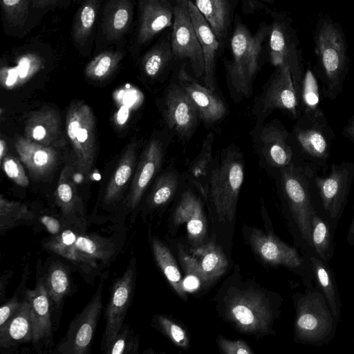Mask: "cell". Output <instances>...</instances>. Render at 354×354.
<instances>
[{
    "mask_svg": "<svg viewBox=\"0 0 354 354\" xmlns=\"http://www.w3.org/2000/svg\"><path fill=\"white\" fill-rule=\"evenodd\" d=\"M51 304L58 308L71 289V279L67 267L59 261L53 262L44 278Z\"/></svg>",
    "mask_w": 354,
    "mask_h": 354,
    "instance_id": "obj_39",
    "label": "cell"
},
{
    "mask_svg": "<svg viewBox=\"0 0 354 354\" xmlns=\"http://www.w3.org/2000/svg\"><path fill=\"white\" fill-rule=\"evenodd\" d=\"M138 336H134L128 324H124L116 337L104 351L108 354L137 353L138 348Z\"/></svg>",
    "mask_w": 354,
    "mask_h": 354,
    "instance_id": "obj_45",
    "label": "cell"
},
{
    "mask_svg": "<svg viewBox=\"0 0 354 354\" xmlns=\"http://www.w3.org/2000/svg\"><path fill=\"white\" fill-rule=\"evenodd\" d=\"M151 250L155 260L170 285L183 299H187L185 285L178 265L168 248L156 236L151 238Z\"/></svg>",
    "mask_w": 354,
    "mask_h": 354,
    "instance_id": "obj_35",
    "label": "cell"
},
{
    "mask_svg": "<svg viewBox=\"0 0 354 354\" xmlns=\"http://www.w3.org/2000/svg\"><path fill=\"white\" fill-rule=\"evenodd\" d=\"M99 0H84L78 9L73 25L72 37L77 47L83 46L91 37L93 28Z\"/></svg>",
    "mask_w": 354,
    "mask_h": 354,
    "instance_id": "obj_40",
    "label": "cell"
},
{
    "mask_svg": "<svg viewBox=\"0 0 354 354\" xmlns=\"http://www.w3.org/2000/svg\"><path fill=\"white\" fill-rule=\"evenodd\" d=\"M55 200L63 215L71 216L82 207L77 187L73 180V170L69 165L65 166L59 177L55 190Z\"/></svg>",
    "mask_w": 354,
    "mask_h": 354,
    "instance_id": "obj_38",
    "label": "cell"
},
{
    "mask_svg": "<svg viewBox=\"0 0 354 354\" xmlns=\"http://www.w3.org/2000/svg\"><path fill=\"white\" fill-rule=\"evenodd\" d=\"M311 239L316 254L328 262L334 254L335 243L332 235V227L315 210L311 220Z\"/></svg>",
    "mask_w": 354,
    "mask_h": 354,
    "instance_id": "obj_41",
    "label": "cell"
},
{
    "mask_svg": "<svg viewBox=\"0 0 354 354\" xmlns=\"http://www.w3.org/2000/svg\"><path fill=\"white\" fill-rule=\"evenodd\" d=\"M66 131L80 171L88 176L96 154L95 120L89 105L82 100L70 104L66 115Z\"/></svg>",
    "mask_w": 354,
    "mask_h": 354,
    "instance_id": "obj_8",
    "label": "cell"
},
{
    "mask_svg": "<svg viewBox=\"0 0 354 354\" xmlns=\"http://www.w3.org/2000/svg\"><path fill=\"white\" fill-rule=\"evenodd\" d=\"M7 145L6 142L1 138L0 140V160L6 155Z\"/></svg>",
    "mask_w": 354,
    "mask_h": 354,
    "instance_id": "obj_55",
    "label": "cell"
},
{
    "mask_svg": "<svg viewBox=\"0 0 354 354\" xmlns=\"http://www.w3.org/2000/svg\"><path fill=\"white\" fill-rule=\"evenodd\" d=\"M315 69L308 66L304 70L299 90L301 115L315 117L324 115L321 106L322 92Z\"/></svg>",
    "mask_w": 354,
    "mask_h": 354,
    "instance_id": "obj_36",
    "label": "cell"
},
{
    "mask_svg": "<svg viewBox=\"0 0 354 354\" xmlns=\"http://www.w3.org/2000/svg\"><path fill=\"white\" fill-rule=\"evenodd\" d=\"M261 104L266 113L279 109L286 112L292 120H297L301 115L299 94L286 65L275 66L262 97Z\"/></svg>",
    "mask_w": 354,
    "mask_h": 354,
    "instance_id": "obj_16",
    "label": "cell"
},
{
    "mask_svg": "<svg viewBox=\"0 0 354 354\" xmlns=\"http://www.w3.org/2000/svg\"><path fill=\"white\" fill-rule=\"evenodd\" d=\"M174 4L169 0H138V24L131 50L138 52L165 29L171 28Z\"/></svg>",
    "mask_w": 354,
    "mask_h": 354,
    "instance_id": "obj_15",
    "label": "cell"
},
{
    "mask_svg": "<svg viewBox=\"0 0 354 354\" xmlns=\"http://www.w3.org/2000/svg\"><path fill=\"white\" fill-rule=\"evenodd\" d=\"M6 21L12 27L24 26L28 14V0H0Z\"/></svg>",
    "mask_w": 354,
    "mask_h": 354,
    "instance_id": "obj_46",
    "label": "cell"
},
{
    "mask_svg": "<svg viewBox=\"0 0 354 354\" xmlns=\"http://www.w3.org/2000/svg\"><path fill=\"white\" fill-rule=\"evenodd\" d=\"M218 344L221 350L227 354H253L252 349L243 340H229L220 337Z\"/></svg>",
    "mask_w": 354,
    "mask_h": 354,
    "instance_id": "obj_49",
    "label": "cell"
},
{
    "mask_svg": "<svg viewBox=\"0 0 354 354\" xmlns=\"http://www.w3.org/2000/svg\"><path fill=\"white\" fill-rule=\"evenodd\" d=\"M104 279L97 286L88 303L68 326L66 335L57 345L54 353L86 354L88 353L102 308Z\"/></svg>",
    "mask_w": 354,
    "mask_h": 354,
    "instance_id": "obj_12",
    "label": "cell"
},
{
    "mask_svg": "<svg viewBox=\"0 0 354 354\" xmlns=\"http://www.w3.org/2000/svg\"><path fill=\"white\" fill-rule=\"evenodd\" d=\"M60 115L57 109L43 106L29 114L24 127V137L52 147L66 144Z\"/></svg>",
    "mask_w": 354,
    "mask_h": 354,
    "instance_id": "obj_18",
    "label": "cell"
},
{
    "mask_svg": "<svg viewBox=\"0 0 354 354\" xmlns=\"http://www.w3.org/2000/svg\"><path fill=\"white\" fill-rule=\"evenodd\" d=\"M137 147V142H131L124 149L107 183L104 196L106 203H112L120 198L135 169Z\"/></svg>",
    "mask_w": 354,
    "mask_h": 354,
    "instance_id": "obj_30",
    "label": "cell"
},
{
    "mask_svg": "<svg viewBox=\"0 0 354 354\" xmlns=\"http://www.w3.org/2000/svg\"><path fill=\"white\" fill-rule=\"evenodd\" d=\"M189 0H174L170 41L175 58L188 62L194 75L203 77L204 59L189 13Z\"/></svg>",
    "mask_w": 354,
    "mask_h": 354,
    "instance_id": "obj_11",
    "label": "cell"
},
{
    "mask_svg": "<svg viewBox=\"0 0 354 354\" xmlns=\"http://www.w3.org/2000/svg\"><path fill=\"white\" fill-rule=\"evenodd\" d=\"M74 245L84 257L95 263L97 261L106 263L116 253V245L112 240L96 234L80 233Z\"/></svg>",
    "mask_w": 354,
    "mask_h": 354,
    "instance_id": "obj_34",
    "label": "cell"
},
{
    "mask_svg": "<svg viewBox=\"0 0 354 354\" xmlns=\"http://www.w3.org/2000/svg\"><path fill=\"white\" fill-rule=\"evenodd\" d=\"M35 214L21 202L0 196V232L1 234L24 221H32Z\"/></svg>",
    "mask_w": 354,
    "mask_h": 354,
    "instance_id": "obj_42",
    "label": "cell"
},
{
    "mask_svg": "<svg viewBox=\"0 0 354 354\" xmlns=\"http://www.w3.org/2000/svg\"><path fill=\"white\" fill-rule=\"evenodd\" d=\"M306 254L313 279L339 323L341 319L342 302L334 272L328 262L320 259L315 252H307Z\"/></svg>",
    "mask_w": 354,
    "mask_h": 354,
    "instance_id": "obj_26",
    "label": "cell"
},
{
    "mask_svg": "<svg viewBox=\"0 0 354 354\" xmlns=\"http://www.w3.org/2000/svg\"><path fill=\"white\" fill-rule=\"evenodd\" d=\"M157 321L162 330L174 344L183 348L188 347L187 335L180 326L163 315L158 316Z\"/></svg>",
    "mask_w": 354,
    "mask_h": 354,
    "instance_id": "obj_48",
    "label": "cell"
},
{
    "mask_svg": "<svg viewBox=\"0 0 354 354\" xmlns=\"http://www.w3.org/2000/svg\"><path fill=\"white\" fill-rule=\"evenodd\" d=\"M306 286L304 292L294 296V341L315 346L328 344L335 335L338 322L318 286L312 283Z\"/></svg>",
    "mask_w": 354,
    "mask_h": 354,
    "instance_id": "obj_4",
    "label": "cell"
},
{
    "mask_svg": "<svg viewBox=\"0 0 354 354\" xmlns=\"http://www.w3.org/2000/svg\"><path fill=\"white\" fill-rule=\"evenodd\" d=\"M260 140L262 153L270 166L280 169L294 160L295 150L291 136L281 124L266 126L261 133Z\"/></svg>",
    "mask_w": 354,
    "mask_h": 354,
    "instance_id": "obj_23",
    "label": "cell"
},
{
    "mask_svg": "<svg viewBox=\"0 0 354 354\" xmlns=\"http://www.w3.org/2000/svg\"><path fill=\"white\" fill-rule=\"evenodd\" d=\"M260 2V3H263L264 6L265 3L272 4L275 0H257Z\"/></svg>",
    "mask_w": 354,
    "mask_h": 354,
    "instance_id": "obj_56",
    "label": "cell"
},
{
    "mask_svg": "<svg viewBox=\"0 0 354 354\" xmlns=\"http://www.w3.org/2000/svg\"><path fill=\"white\" fill-rule=\"evenodd\" d=\"M243 178L244 166L240 153L235 150L223 153L219 163L212 170L208 192L220 221L234 219Z\"/></svg>",
    "mask_w": 354,
    "mask_h": 354,
    "instance_id": "obj_5",
    "label": "cell"
},
{
    "mask_svg": "<svg viewBox=\"0 0 354 354\" xmlns=\"http://www.w3.org/2000/svg\"><path fill=\"white\" fill-rule=\"evenodd\" d=\"M268 35V55L274 66L286 65L299 94L304 66L299 41L291 18L283 12H272Z\"/></svg>",
    "mask_w": 354,
    "mask_h": 354,
    "instance_id": "obj_7",
    "label": "cell"
},
{
    "mask_svg": "<svg viewBox=\"0 0 354 354\" xmlns=\"http://www.w3.org/2000/svg\"><path fill=\"white\" fill-rule=\"evenodd\" d=\"M15 147L20 160L34 179L40 180L48 176L57 164V153L54 147L43 145L24 136L16 139Z\"/></svg>",
    "mask_w": 354,
    "mask_h": 354,
    "instance_id": "obj_22",
    "label": "cell"
},
{
    "mask_svg": "<svg viewBox=\"0 0 354 354\" xmlns=\"http://www.w3.org/2000/svg\"><path fill=\"white\" fill-rule=\"evenodd\" d=\"M178 184V176L173 171L162 174L153 187L147 198L150 208H156L166 204L174 195Z\"/></svg>",
    "mask_w": 354,
    "mask_h": 354,
    "instance_id": "obj_44",
    "label": "cell"
},
{
    "mask_svg": "<svg viewBox=\"0 0 354 354\" xmlns=\"http://www.w3.org/2000/svg\"><path fill=\"white\" fill-rule=\"evenodd\" d=\"M225 315L239 330L247 333H268L274 318L268 300L261 292L238 290L226 300Z\"/></svg>",
    "mask_w": 354,
    "mask_h": 354,
    "instance_id": "obj_9",
    "label": "cell"
},
{
    "mask_svg": "<svg viewBox=\"0 0 354 354\" xmlns=\"http://www.w3.org/2000/svg\"><path fill=\"white\" fill-rule=\"evenodd\" d=\"M353 179L354 162L346 160L333 162L328 174L315 176L314 185L333 229L343 214Z\"/></svg>",
    "mask_w": 354,
    "mask_h": 354,
    "instance_id": "obj_10",
    "label": "cell"
},
{
    "mask_svg": "<svg viewBox=\"0 0 354 354\" xmlns=\"http://www.w3.org/2000/svg\"><path fill=\"white\" fill-rule=\"evenodd\" d=\"M164 116L168 127L182 139L192 135L200 119L196 107L179 84L172 85L167 92Z\"/></svg>",
    "mask_w": 354,
    "mask_h": 354,
    "instance_id": "obj_17",
    "label": "cell"
},
{
    "mask_svg": "<svg viewBox=\"0 0 354 354\" xmlns=\"http://www.w3.org/2000/svg\"><path fill=\"white\" fill-rule=\"evenodd\" d=\"M124 54L120 51H104L95 57L86 66V76L95 81L106 79L116 69Z\"/></svg>",
    "mask_w": 354,
    "mask_h": 354,
    "instance_id": "obj_43",
    "label": "cell"
},
{
    "mask_svg": "<svg viewBox=\"0 0 354 354\" xmlns=\"http://www.w3.org/2000/svg\"><path fill=\"white\" fill-rule=\"evenodd\" d=\"M163 159L161 142L153 139L144 149L131 182L127 205L133 210L139 204L150 182L160 169Z\"/></svg>",
    "mask_w": 354,
    "mask_h": 354,
    "instance_id": "obj_21",
    "label": "cell"
},
{
    "mask_svg": "<svg viewBox=\"0 0 354 354\" xmlns=\"http://www.w3.org/2000/svg\"><path fill=\"white\" fill-rule=\"evenodd\" d=\"M353 345H354V340H353Z\"/></svg>",
    "mask_w": 354,
    "mask_h": 354,
    "instance_id": "obj_58",
    "label": "cell"
},
{
    "mask_svg": "<svg viewBox=\"0 0 354 354\" xmlns=\"http://www.w3.org/2000/svg\"><path fill=\"white\" fill-rule=\"evenodd\" d=\"M136 274V261L132 258L123 274L113 283L105 312V328L102 340L103 351L116 337L124 325L133 297Z\"/></svg>",
    "mask_w": 354,
    "mask_h": 354,
    "instance_id": "obj_13",
    "label": "cell"
},
{
    "mask_svg": "<svg viewBox=\"0 0 354 354\" xmlns=\"http://www.w3.org/2000/svg\"><path fill=\"white\" fill-rule=\"evenodd\" d=\"M192 256L196 260L205 282H209L221 276L228 266L225 254L213 241L192 249Z\"/></svg>",
    "mask_w": 354,
    "mask_h": 354,
    "instance_id": "obj_31",
    "label": "cell"
},
{
    "mask_svg": "<svg viewBox=\"0 0 354 354\" xmlns=\"http://www.w3.org/2000/svg\"><path fill=\"white\" fill-rule=\"evenodd\" d=\"M338 1H346V0H338Z\"/></svg>",
    "mask_w": 354,
    "mask_h": 354,
    "instance_id": "obj_57",
    "label": "cell"
},
{
    "mask_svg": "<svg viewBox=\"0 0 354 354\" xmlns=\"http://www.w3.org/2000/svg\"><path fill=\"white\" fill-rule=\"evenodd\" d=\"M346 242L349 245H354V215L348 230Z\"/></svg>",
    "mask_w": 354,
    "mask_h": 354,
    "instance_id": "obj_53",
    "label": "cell"
},
{
    "mask_svg": "<svg viewBox=\"0 0 354 354\" xmlns=\"http://www.w3.org/2000/svg\"><path fill=\"white\" fill-rule=\"evenodd\" d=\"M30 303L24 295L21 305L6 327L0 330V347L9 348L32 341Z\"/></svg>",
    "mask_w": 354,
    "mask_h": 354,
    "instance_id": "obj_29",
    "label": "cell"
},
{
    "mask_svg": "<svg viewBox=\"0 0 354 354\" xmlns=\"http://www.w3.org/2000/svg\"><path fill=\"white\" fill-rule=\"evenodd\" d=\"M21 162L20 159L6 154L1 164L4 173L12 181L19 186L26 187L29 185V180Z\"/></svg>",
    "mask_w": 354,
    "mask_h": 354,
    "instance_id": "obj_47",
    "label": "cell"
},
{
    "mask_svg": "<svg viewBox=\"0 0 354 354\" xmlns=\"http://www.w3.org/2000/svg\"><path fill=\"white\" fill-rule=\"evenodd\" d=\"M175 58L171 50L170 34L162 36L146 53L141 60L144 74L150 78H156Z\"/></svg>",
    "mask_w": 354,
    "mask_h": 354,
    "instance_id": "obj_37",
    "label": "cell"
},
{
    "mask_svg": "<svg viewBox=\"0 0 354 354\" xmlns=\"http://www.w3.org/2000/svg\"><path fill=\"white\" fill-rule=\"evenodd\" d=\"M174 223H186L189 240L201 245L207 233V222L201 200L190 190L184 192L176 207Z\"/></svg>",
    "mask_w": 354,
    "mask_h": 354,
    "instance_id": "obj_24",
    "label": "cell"
},
{
    "mask_svg": "<svg viewBox=\"0 0 354 354\" xmlns=\"http://www.w3.org/2000/svg\"><path fill=\"white\" fill-rule=\"evenodd\" d=\"M24 295L30 303V317L32 327V343L35 347L48 345L52 342L50 299L44 279L39 278L35 288L26 290Z\"/></svg>",
    "mask_w": 354,
    "mask_h": 354,
    "instance_id": "obj_20",
    "label": "cell"
},
{
    "mask_svg": "<svg viewBox=\"0 0 354 354\" xmlns=\"http://www.w3.org/2000/svg\"><path fill=\"white\" fill-rule=\"evenodd\" d=\"M269 32L270 24L266 22L252 33L239 17L235 21L230 40L232 59L225 68L230 88L239 97L250 93Z\"/></svg>",
    "mask_w": 354,
    "mask_h": 354,
    "instance_id": "obj_2",
    "label": "cell"
},
{
    "mask_svg": "<svg viewBox=\"0 0 354 354\" xmlns=\"http://www.w3.org/2000/svg\"><path fill=\"white\" fill-rule=\"evenodd\" d=\"M214 134L209 132L203 141L201 150L189 168L190 180L202 196L207 199L212 167V149Z\"/></svg>",
    "mask_w": 354,
    "mask_h": 354,
    "instance_id": "obj_32",
    "label": "cell"
},
{
    "mask_svg": "<svg viewBox=\"0 0 354 354\" xmlns=\"http://www.w3.org/2000/svg\"><path fill=\"white\" fill-rule=\"evenodd\" d=\"M290 136L299 156L315 165L324 174L328 169L335 138L334 131L325 114L315 117L301 115Z\"/></svg>",
    "mask_w": 354,
    "mask_h": 354,
    "instance_id": "obj_6",
    "label": "cell"
},
{
    "mask_svg": "<svg viewBox=\"0 0 354 354\" xmlns=\"http://www.w3.org/2000/svg\"><path fill=\"white\" fill-rule=\"evenodd\" d=\"M40 222L52 236L58 235L64 230L59 221L52 216H42Z\"/></svg>",
    "mask_w": 354,
    "mask_h": 354,
    "instance_id": "obj_51",
    "label": "cell"
},
{
    "mask_svg": "<svg viewBox=\"0 0 354 354\" xmlns=\"http://www.w3.org/2000/svg\"><path fill=\"white\" fill-rule=\"evenodd\" d=\"M34 6L39 8L46 7L55 3L57 0H32Z\"/></svg>",
    "mask_w": 354,
    "mask_h": 354,
    "instance_id": "obj_54",
    "label": "cell"
},
{
    "mask_svg": "<svg viewBox=\"0 0 354 354\" xmlns=\"http://www.w3.org/2000/svg\"><path fill=\"white\" fill-rule=\"evenodd\" d=\"M178 84L184 89L196 107L200 119L212 123L226 113V106L214 91L200 84L182 65L178 73Z\"/></svg>",
    "mask_w": 354,
    "mask_h": 354,
    "instance_id": "obj_19",
    "label": "cell"
},
{
    "mask_svg": "<svg viewBox=\"0 0 354 354\" xmlns=\"http://www.w3.org/2000/svg\"><path fill=\"white\" fill-rule=\"evenodd\" d=\"M342 135L348 140L354 142V115L348 119L343 128Z\"/></svg>",
    "mask_w": 354,
    "mask_h": 354,
    "instance_id": "obj_52",
    "label": "cell"
},
{
    "mask_svg": "<svg viewBox=\"0 0 354 354\" xmlns=\"http://www.w3.org/2000/svg\"><path fill=\"white\" fill-rule=\"evenodd\" d=\"M43 67L41 59L37 55L28 53L17 59L14 66H1L0 82L2 87L12 89L28 82Z\"/></svg>",
    "mask_w": 354,
    "mask_h": 354,
    "instance_id": "obj_33",
    "label": "cell"
},
{
    "mask_svg": "<svg viewBox=\"0 0 354 354\" xmlns=\"http://www.w3.org/2000/svg\"><path fill=\"white\" fill-rule=\"evenodd\" d=\"M315 53L322 95L335 100L342 92L349 70L346 37L341 26L328 15L317 19L314 32Z\"/></svg>",
    "mask_w": 354,
    "mask_h": 354,
    "instance_id": "obj_1",
    "label": "cell"
},
{
    "mask_svg": "<svg viewBox=\"0 0 354 354\" xmlns=\"http://www.w3.org/2000/svg\"><path fill=\"white\" fill-rule=\"evenodd\" d=\"M133 18L131 0H108L102 13V30L106 39L121 38L130 28Z\"/></svg>",
    "mask_w": 354,
    "mask_h": 354,
    "instance_id": "obj_28",
    "label": "cell"
},
{
    "mask_svg": "<svg viewBox=\"0 0 354 354\" xmlns=\"http://www.w3.org/2000/svg\"><path fill=\"white\" fill-rule=\"evenodd\" d=\"M254 251L264 261L273 266H282L295 270L304 277L305 285L312 283L313 277L308 259L302 258L297 250L278 237L254 230L250 236Z\"/></svg>",
    "mask_w": 354,
    "mask_h": 354,
    "instance_id": "obj_14",
    "label": "cell"
},
{
    "mask_svg": "<svg viewBox=\"0 0 354 354\" xmlns=\"http://www.w3.org/2000/svg\"><path fill=\"white\" fill-rule=\"evenodd\" d=\"M21 302L18 297H14L3 304L0 308V330L3 329L19 309Z\"/></svg>",
    "mask_w": 354,
    "mask_h": 354,
    "instance_id": "obj_50",
    "label": "cell"
},
{
    "mask_svg": "<svg viewBox=\"0 0 354 354\" xmlns=\"http://www.w3.org/2000/svg\"><path fill=\"white\" fill-rule=\"evenodd\" d=\"M205 17L223 47L232 22V0H190Z\"/></svg>",
    "mask_w": 354,
    "mask_h": 354,
    "instance_id": "obj_27",
    "label": "cell"
},
{
    "mask_svg": "<svg viewBox=\"0 0 354 354\" xmlns=\"http://www.w3.org/2000/svg\"><path fill=\"white\" fill-rule=\"evenodd\" d=\"M319 171L299 156L279 169L282 195L306 253L315 252L311 239V220L315 209L312 203L311 187Z\"/></svg>",
    "mask_w": 354,
    "mask_h": 354,
    "instance_id": "obj_3",
    "label": "cell"
},
{
    "mask_svg": "<svg viewBox=\"0 0 354 354\" xmlns=\"http://www.w3.org/2000/svg\"><path fill=\"white\" fill-rule=\"evenodd\" d=\"M188 6L203 52L204 59L203 79L205 86L214 91L216 57L220 44L207 20L190 0L188 1Z\"/></svg>",
    "mask_w": 354,
    "mask_h": 354,
    "instance_id": "obj_25",
    "label": "cell"
}]
</instances>
